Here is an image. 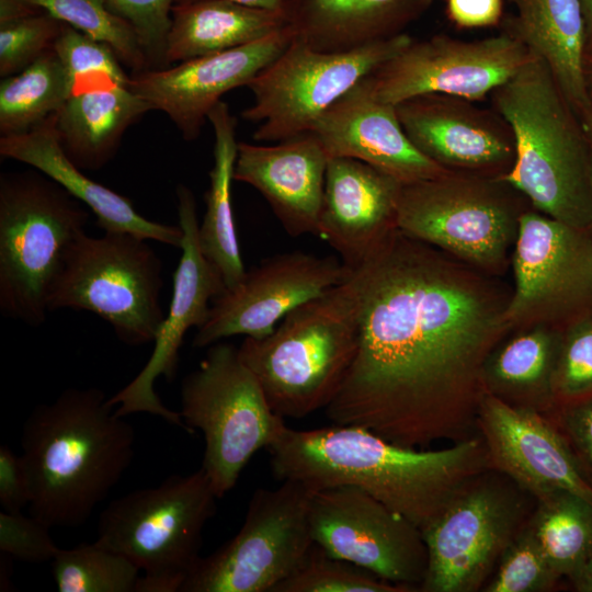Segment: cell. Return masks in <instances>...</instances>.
<instances>
[{
  "instance_id": "27",
  "label": "cell",
  "mask_w": 592,
  "mask_h": 592,
  "mask_svg": "<svg viewBox=\"0 0 592 592\" xmlns=\"http://www.w3.org/2000/svg\"><path fill=\"white\" fill-rule=\"evenodd\" d=\"M516 16L506 25L543 59L579 118L590 107L584 82V22L580 0H511Z\"/></svg>"
},
{
  "instance_id": "13",
  "label": "cell",
  "mask_w": 592,
  "mask_h": 592,
  "mask_svg": "<svg viewBox=\"0 0 592 592\" xmlns=\"http://www.w3.org/2000/svg\"><path fill=\"white\" fill-rule=\"evenodd\" d=\"M311 538L329 555L407 591L421 588L428 550L420 528L365 491L335 486L309 492Z\"/></svg>"
},
{
  "instance_id": "49",
  "label": "cell",
  "mask_w": 592,
  "mask_h": 592,
  "mask_svg": "<svg viewBox=\"0 0 592 592\" xmlns=\"http://www.w3.org/2000/svg\"><path fill=\"white\" fill-rule=\"evenodd\" d=\"M578 591L592 592V557L571 578Z\"/></svg>"
},
{
  "instance_id": "1",
  "label": "cell",
  "mask_w": 592,
  "mask_h": 592,
  "mask_svg": "<svg viewBox=\"0 0 592 592\" xmlns=\"http://www.w3.org/2000/svg\"><path fill=\"white\" fill-rule=\"evenodd\" d=\"M351 270L358 345L327 418L415 448L471 437L508 304L447 253L398 228Z\"/></svg>"
},
{
  "instance_id": "40",
  "label": "cell",
  "mask_w": 592,
  "mask_h": 592,
  "mask_svg": "<svg viewBox=\"0 0 592 592\" xmlns=\"http://www.w3.org/2000/svg\"><path fill=\"white\" fill-rule=\"evenodd\" d=\"M554 388L565 397L592 391V311L569 321L561 334Z\"/></svg>"
},
{
  "instance_id": "52",
  "label": "cell",
  "mask_w": 592,
  "mask_h": 592,
  "mask_svg": "<svg viewBox=\"0 0 592 592\" xmlns=\"http://www.w3.org/2000/svg\"><path fill=\"white\" fill-rule=\"evenodd\" d=\"M591 182H592V157H591Z\"/></svg>"
},
{
  "instance_id": "45",
  "label": "cell",
  "mask_w": 592,
  "mask_h": 592,
  "mask_svg": "<svg viewBox=\"0 0 592 592\" xmlns=\"http://www.w3.org/2000/svg\"><path fill=\"white\" fill-rule=\"evenodd\" d=\"M566 425L576 444L592 464V399L568 411Z\"/></svg>"
},
{
  "instance_id": "26",
  "label": "cell",
  "mask_w": 592,
  "mask_h": 592,
  "mask_svg": "<svg viewBox=\"0 0 592 592\" xmlns=\"http://www.w3.org/2000/svg\"><path fill=\"white\" fill-rule=\"evenodd\" d=\"M434 0H288L294 36L321 52L352 50L405 33Z\"/></svg>"
},
{
  "instance_id": "7",
  "label": "cell",
  "mask_w": 592,
  "mask_h": 592,
  "mask_svg": "<svg viewBox=\"0 0 592 592\" xmlns=\"http://www.w3.org/2000/svg\"><path fill=\"white\" fill-rule=\"evenodd\" d=\"M217 499L202 467L171 475L111 501L100 514L95 542L144 572L137 592H180L202 557L203 530Z\"/></svg>"
},
{
  "instance_id": "11",
  "label": "cell",
  "mask_w": 592,
  "mask_h": 592,
  "mask_svg": "<svg viewBox=\"0 0 592 592\" xmlns=\"http://www.w3.org/2000/svg\"><path fill=\"white\" fill-rule=\"evenodd\" d=\"M412 39L402 33L352 50L321 52L294 36L248 84L253 103L241 116L259 123L253 139L278 143L309 134L329 106Z\"/></svg>"
},
{
  "instance_id": "2",
  "label": "cell",
  "mask_w": 592,
  "mask_h": 592,
  "mask_svg": "<svg viewBox=\"0 0 592 592\" xmlns=\"http://www.w3.org/2000/svg\"><path fill=\"white\" fill-rule=\"evenodd\" d=\"M266 451L281 481L300 482L309 491L358 488L421 532L491 466L483 441L473 436L447 448L419 449L352 424L285 425Z\"/></svg>"
},
{
  "instance_id": "47",
  "label": "cell",
  "mask_w": 592,
  "mask_h": 592,
  "mask_svg": "<svg viewBox=\"0 0 592 592\" xmlns=\"http://www.w3.org/2000/svg\"><path fill=\"white\" fill-rule=\"evenodd\" d=\"M196 0H174L173 4L189 3ZM248 7L264 9L269 11L282 12L285 14L288 0H230Z\"/></svg>"
},
{
  "instance_id": "17",
  "label": "cell",
  "mask_w": 592,
  "mask_h": 592,
  "mask_svg": "<svg viewBox=\"0 0 592 592\" xmlns=\"http://www.w3.org/2000/svg\"><path fill=\"white\" fill-rule=\"evenodd\" d=\"M177 198L183 238L169 310L147 363L126 386L109 398V402L113 407L118 406L115 411L121 417L147 412L189 431L180 412L164 407L153 386L161 376L167 380L174 378L185 333L191 328L198 329L206 321L212 304L225 291V284L220 273L201 250L200 224L192 191L179 184Z\"/></svg>"
},
{
  "instance_id": "12",
  "label": "cell",
  "mask_w": 592,
  "mask_h": 592,
  "mask_svg": "<svg viewBox=\"0 0 592 592\" xmlns=\"http://www.w3.org/2000/svg\"><path fill=\"white\" fill-rule=\"evenodd\" d=\"M309 490L283 480L251 496L239 532L201 557L180 592H273L300 565L314 542Z\"/></svg>"
},
{
  "instance_id": "38",
  "label": "cell",
  "mask_w": 592,
  "mask_h": 592,
  "mask_svg": "<svg viewBox=\"0 0 592 592\" xmlns=\"http://www.w3.org/2000/svg\"><path fill=\"white\" fill-rule=\"evenodd\" d=\"M560 578L528 525L520 530L502 553L487 592H542Z\"/></svg>"
},
{
  "instance_id": "8",
  "label": "cell",
  "mask_w": 592,
  "mask_h": 592,
  "mask_svg": "<svg viewBox=\"0 0 592 592\" xmlns=\"http://www.w3.org/2000/svg\"><path fill=\"white\" fill-rule=\"evenodd\" d=\"M147 239L122 231L84 232L68 249L48 297V312L90 311L125 344L153 342L163 321L162 262Z\"/></svg>"
},
{
  "instance_id": "37",
  "label": "cell",
  "mask_w": 592,
  "mask_h": 592,
  "mask_svg": "<svg viewBox=\"0 0 592 592\" xmlns=\"http://www.w3.org/2000/svg\"><path fill=\"white\" fill-rule=\"evenodd\" d=\"M406 589L329 555L317 544L273 592H405Z\"/></svg>"
},
{
  "instance_id": "46",
  "label": "cell",
  "mask_w": 592,
  "mask_h": 592,
  "mask_svg": "<svg viewBox=\"0 0 592 592\" xmlns=\"http://www.w3.org/2000/svg\"><path fill=\"white\" fill-rule=\"evenodd\" d=\"M42 12L26 0H0V25Z\"/></svg>"
},
{
  "instance_id": "15",
  "label": "cell",
  "mask_w": 592,
  "mask_h": 592,
  "mask_svg": "<svg viewBox=\"0 0 592 592\" xmlns=\"http://www.w3.org/2000/svg\"><path fill=\"white\" fill-rule=\"evenodd\" d=\"M483 475L422 531L428 550L422 591L478 590L520 531V499Z\"/></svg>"
},
{
  "instance_id": "41",
  "label": "cell",
  "mask_w": 592,
  "mask_h": 592,
  "mask_svg": "<svg viewBox=\"0 0 592 592\" xmlns=\"http://www.w3.org/2000/svg\"><path fill=\"white\" fill-rule=\"evenodd\" d=\"M135 29L149 69L167 67L166 46L174 0H104Z\"/></svg>"
},
{
  "instance_id": "22",
  "label": "cell",
  "mask_w": 592,
  "mask_h": 592,
  "mask_svg": "<svg viewBox=\"0 0 592 592\" xmlns=\"http://www.w3.org/2000/svg\"><path fill=\"white\" fill-rule=\"evenodd\" d=\"M365 78L329 106L309 133L329 159L363 161L402 184L447 171L414 147L400 124L396 105L376 98Z\"/></svg>"
},
{
  "instance_id": "51",
  "label": "cell",
  "mask_w": 592,
  "mask_h": 592,
  "mask_svg": "<svg viewBox=\"0 0 592 592\" xmlns=\"http://www.w3.org/2000/svg\"><path fill=\"white\" fill-rule=\"evenodd\" d=\"M580 119L588 136V139L592 146V104H590V107Z\"/></svg>"
},
{
  "instance_id": "25",
  "label": "cell",
  "mask_w": 592,
  "mask_h": 592,
  "mask_svg": "<svg viewBox=\"0 0 592 592\" xmlns=\"http://www.w3.org/2000/svg\"><path fill=\"white\" fill-rule=\"evenodd\" d=\"M0 155L29 164L57 182L93 213L104 231L129 232L180 249V225L144 217L127 197L93 181L70 160L61 146L55 114L30 132L0 137Z\"/></svg>"
},
{
  "instance_id": "50",
  "label": "cell",
  "mask_w": 592,
  "mask_h": 592,
  "mask_svg": "<svg viewBox=\"0 0 592 592\" xmlns=\"http://www.w3.org/2000/svg\"><path fill=\"white\" fill-rule=\"evenodd\" d=\"M584 82L590 104H592V57L584 60Z\"/></svg>"
},
{
  "instance_id": "39",
  "label": "cell",
  "mask_w": 592,
  "mask_h": 592,
  "mask_svg": "<svg viewBox=\"0 0 592 592\" xmlns=\"http://www.w3.org/2000/svg\"><path fill=\"white\" fill-rule=\"evenodd\" d=\"M62 23L48 13L19 19L0 25V75H15L53 45L61 31Z\"/></svg>"
},
{
  "instance_id": "18",
  "label": "cell",
  "mask_w": 592,
  "mask_h": 592,
  "mask_svg": "<svg viewBox=\"0 0 592 592\" xmlns=\"http://www.w3.org/2000/svg\"><path fill=\"white\" fill-rule=\"evenodd\" d=\"M351 274L341 259L301 251L276 254L247 270L212 304L193 346L206 348L234 335L261 339L295 308L343 283Z\"/></svg>"
},
{
  "instance_id": "5",
  "label": "cell",
  "mask_w": 592,
  "mask_h": 592,
  "mask_svg": "<svg viewBox=\"0 0 592 592\" xmlns=\"http://www.w3.org/2000/svg\"><path fill=\"white\" fill-rule=\"evenodd\" d=\"M357 345L358 299L351 270L343 283L292 310L266 337L246 338L238 350L272 410L299 419L333 400Z\"/></svg>"
},
{
  "instance_id": "6",
  "label": "cell",
  "mask_w": 592,
  "mask_h": 592,
  "mask_svg": "<svg viewBox=\"0 0 592 592\" xmlns=\"http://www.w3.org/2000/svg\"><path fill=\"white\" fill-rule=\"evenodd\" d=\"M57 182L34 169L0 178V309L42 325L65 255L84 232L89 212Z\"/></svg>"
},
{
  "instance_id": "34",
  "label": "cell",
  "mask_w": 592,
  "mask_h": 592,
  "mask_svg": "<svg viewBox=\"0 0 592 592\" xmlns=\"http://www.w3.org/2000/svg\"><path fill=\"white\" fill-rule=\"evenodd\" d=\"M60 592H137L140 570L126 557L98 544L59 549L52 560Z\"/></svg>"
},
{
  "instance_id": "4",
  "label": "cell",
  "mask_w": 592,
  "mask_h": 592,
  "mask_svg": "<svg viewBox=\"0 0 592 592\" xmlns=\"http://www.w3.org/2000/svg\"><path fill=\"white\" fill-rule=\"evenodd\" d=\"M515 159L500 178L542 214L592 229V146L546 62L534 54L491 94Z\"/></svg>"
},
{
  "instance_id": "36",
  "label": "cell",
  "mask_w": 592,
  "mask_h": 592,
  "mask_svg": "<svg viewBox=\"0 0 592 592\" xmlns=\"http://www.w3.org/2000/svg\"><path fill=\"white\" fill-rule=\"evenodd\" d=\"M53 48L66 69L69 95L128 86L130 76L107 45L65 23Z\"/></svg>"
},
{
  "instance_id": "44",
  "label": "cell",
  "mask_w": 592,
  "mask_h": 592,
  "mask_svg": "<svg viewBox=\"0 0 592 592\" xmlns=\"http://www.w3.org/2000/svg\"><path fill=\"white\" fill-rule=\"evenodd\" d=\"M447 15L460 27H483L499 23L502 0H447Z\"/></svg>"
},
{
  "instance_id": "9",
  "label": "cell",
  "mask_w": 592,
  "mask_h": 592,
  "mask_svg": "<svg viewBox=\"0 0 592 592\" xmlns=\"http://www.w3.org/2000/svg\"><path fill=\"white\" fill-rule=\"evenodd\" d=\"M180 414L190 433L204 437L202 468L218 497L237 483L257 452L267 448L286 425L239 355L224 342L208 346L198 367L180 389Z\"/></svg>"
},
{
  "instance_id": "32",
  "label": "cell",
  "mask_w": 592,
  "mask_h": 592,
  "mask_svg": "<svg viewBox=\"0 0 592 592\" xmlns=\"http://www.w3.org/2000/svg\"><path fill=\"white\" fill-rule=\"evenodd\" d=\"M69 96L66 69L54 48L0 83L1 137L24 134L56 114Z\"/></svg>"
},
{
  "instance_id": "42",
  "label": "cell",
  "mask_w": 592,
  "mask_h": 592,
  "mask_svg": "<svg viewBox=\"0 0 592 592\" xmlns=\"http://www.w3.org/2000/svg\"><path fill=\"white\" fill-rule=\"evenodd\" d=\"M50 527L22 512H0V551L30 563L52 561L60 549L49 534Z\"/></svg>"
},
{
  "instance_id": "33",
  "label": "cell",
  "mask_w": 592,
  "mask_h": 592,
  "mask_svg": "<svg viewBox=\"0 0 592 592\" xmlns=\"http://www.w3.org/2000/svg\"><path fill=\"white\" fill-rule=\"evenodd\" d=\"M528 527L560 578L571 579L592 557V503L577 494L538 500Z\"/></svg>"
},
{
  "instance_id": "21",
  "label": "cell",
  "mask_w": 592,
  "mask_h": 592,
  "mask_svg": "<svg viewBox=\"0 0 592 592\" xmlns=\"http://www.w3.org/2000/svg\"><path fill=\"white\" fill-rule=\"evenodd\" d=\"M477 426L491 466L537 500L567 491L592 503V487L565 441L535 409L513 405L487 391Z\"/></svg>"
},
{
  "instance_id": "35",
  "label": "cell",
  "mask_w": 592,
  "mask_h": 592,
  "mask_svg": "<svg viewBox=\"0 0 592 592\" xmlns=\"http://www.w3.org/2000/svg\"><path fill=\"white\" fill-rule=\"evenodd\" d=\"M56 20L107 45L133 73L149 69L140 39L125 19L104 0H26Z\"/></svg>"
},
{
  "instance_id": "14",
  "label": "cell",
  "mask_w": 592,
  "mask_h": 592,
  "mask_svg": "<svg viewBox=\"0 0 592 592\" xmlns=\"http://www.w3.org/2000/svg\"><path fill=\"white\" fill-rule=\"evenodd\" d=\"M532 55L508 32L478 41L439 34L412 39L365 79L376 98L394 105L430 93L475 102L509 80Z\"/></svg>"
},
{
  "instance_id": "23",
  "label": "cell",
  "mask_w": 592,
  "mask_h": 592,
  "mask_svg": "<svg viewBox=\"0 0 592 592\" xmlns=\"http://www.w3.org/2000/svg\"><path fill=\"white\" fill-rule=\"evenodd\" d=\"M402 185L363 161L330 158L317 236L349 269L358 266L397 229Z\"/></svg>"
},
{
  "instance_id": "48",
  "label": "cell",
  "mask_w": 592,
  "mask_h": 592,
  "mask_svg": "<svg viewBox=\"0 0 592 592\" xmlns=\"http://www.w3.org/2000/svg\"><path fill=\"white\" fill-rule=\"evenodd\" d=\"M584 22L585 59L592 57V0H580Z\"/></svg>"
},
{
  "instance_id": "29",
  "label": "cell",
  "mask_w": 592,
  "mask_h": 592,
  "mask_svg": "<svg viewBox=\"0 0 592 592\" xmlns=\"http://www.w3.org/2000/svg\"><path fill=\"white\" fill-rule=\"evenodd\" d=\"M152 105L128 86L69 95L55 114L66 155L80 169H100L115 153L126 129Z\"/></svg>"
},
{
  "instance_id": "24",
  "label": "cell",
  "mask_w": 592,
  "mask_h": 592,
  "mask_svg": "<svg viewBox=\"0 0 592 592\" xmlns=\"http://www.w3.org/2000/svg\"><path fill=\"white\" fill-rule=\"evenodd\" d=\"M328 161L311 134L269 146L238 143L234 179L264 197L289 236H317Z\"/></svg>"
},
{
  "instance_id": "28",
  "label": "cell",
  "mask_w": 592,
  "mask_h": 592,
  "mask_svg": "<svg viewBox=\"0 0 592 592\" xmlns=\"http://www.w3.org/2000/svg\"><path fill=\"white\" fill-rule=\"evenodd\" d=\"M286 25L282 12L230 0L173 4L167 36V67L255 42Z\"/></svg>"
},
{
  "instance_id": "3",
  "label": "cell",
  "mask_w": 592,
  "mask_h": 592,
  "mask_svg": "<svg viewBox=\"0 0 592 592\" xmlns=\"http://www.w3.org/2000/svg\"><path fill=\"white\" fill-rule=\"evenodd\" d=\"M94 387L69 388L22 425L30 515L52 527L83 524L134 457L135 431Z\"/></svg>"
},
{
  "instance_id": "30",
  "label": "cell",
  "mask_w": 592,
  "mask_h": 592,
  "mask_svg": "<svg viewBox=\"0 0 592 592\" xmlns=\"http://www.w3.org/2000/svg\"><path fill=\"white\" fill-rule=\"evenodd\" d=\"M207 119L215 136L214 164L205 194V214L198 225V242L203 254L220 273L225 289H229L247 271L237 238L231 197L238 155L237 119L224 101L210 110Z\"/></svg>"
},
{
  "instance_id": "19",
  "label": "cell",
  "mask_w": 592,
  "mask_h": 592,
  "mask_svg": "<svg viewBox=\"0 0 592 592\" xmlns=\"http://www.w3.org/2000/svg\"><path fill=\"white\" fill-rule=\"evenodd\" d=\"M294 33L282 29L246 45L133 73L128 87L164 112L185 140L200 134L210 110L228 91L247 86L288 46Z\"/></svg>"
},
{
  "instance_id": "43",
  "label": "cell",
  "mask_w": 592,
  "mask_h": 592,
  "mask_svg": "<svg viewBox=\"0 0 592 592\" xmlns=\"http://www.w3.org/2000/svg\"><path fill=\"white\" fill-rule=\"evenodd\" d=\"M31 490L21 455L8 445L0 446V504L2 511L22 512L29 505Z\"/></svg>"
},
{
  "instance_id": "10",
  "label": "cell",
  "mask_w": 592,
  "mask_h": 592,
  "mask_svg": "<svg viewBox=\"0 0 592 592\" xmlns=\"http://www.w3.org/2000/svg\"><path fill=\"white\" fill-rule=\"evenodd\" d=\"M519 193L500 177L445 171L402 185L397 228L466 263L498 270L516 239Z\"/></svg>"
},
{
  "instance_id": "16",
  "label": "cell",
  "mask_w": 592,
  "mask_h": 592,
  "mask_svg": "<svg viewBox=\"0 0 592 592\" xmlns=\"http://www.w3.org/2000/svg\"><path fill=\"white\" fill-rule=\"evenodd\" d=\"M508 325L568 320L592 311V229L523 212L513 253Z\"/></svg>"
},
{
  "instance_id": "31",
  "label": "cell",
  "mask_w": 592,
  "mask_h": 592,
  "mask_svg": "<svg viewBox=\"0 0 592 592\" xmlns=\"http://www.w3.org/2000/svg\"><path fill=\"white\" fill-rule=\"evenodd\" d=\"M561 334L538 326L493 350L483 367L486 390L534 409L555 395Z\"/></svg>"
},
{
  "instance_id": "20",
  "label": "cell",
  "mask_w": 592,
  "mask_h": 592,
  "mask_svg": "<svg viewBox=\"0 0 592 592\" xmlns=\"http://www.w3.org/2000/svg\"><path fill=\"white\" fill-rule=\"evenodd\" d=\"M414 147L447 171L501 177L515 159L513 133L494 110L446 94H422L396 105Z\"/></svg>"
}]
</instances>
